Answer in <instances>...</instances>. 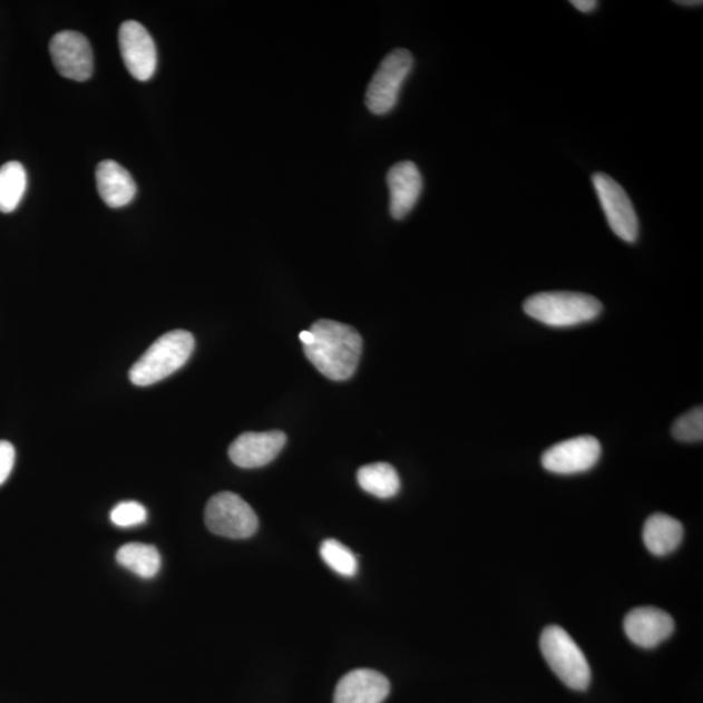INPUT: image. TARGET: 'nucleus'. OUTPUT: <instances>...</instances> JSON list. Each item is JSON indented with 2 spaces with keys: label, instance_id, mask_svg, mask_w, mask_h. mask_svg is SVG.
<instances>
[{
  "label": "nucleus",
  "instance_id": "obj_1",
  "mask_svg": "<svg viewBox=\"0 0 703 703\" xmlns=\"http://www.w3.org/2000/svg\"><path fill=\"white\" fill-rule=\"evenodd\" d=\"M311 332L313 342L304 345L307 360L331 381L350 380L357 372L362 352V338L357 329L320 320L313 324Z\"/></svg>",
  "mask_w": 703,
  "mask_h": 703
},
{
  "label": "nucleus",
  "instance_id": "obj_2",
  "mask_svg": "<svg viewBox=\"0 0 703 703\" xmlns=\"http://www.w3.org/2000/svg\"><path fill=\"white\" fill-rule=\"evenodd\" d=\"M195 350L188 331L174 330L160 336L129 370V380L140 388L156 384L187 364Z\"/></svg>",
  "mask_w": 703,
  "mask_h": 703
},
{
  "label": "nucleus",
  "instance_id": "obj_3",
  "mask_svg": "<svg viewBox=\"0 0 703 703\" xmlns=\"http://www.w3.org/2000/svg\"><path fill=\"white\" fill-rule=\"evenodd\" d=\"M596 297L576 292H544L530 296L524 303V312L530 319L551 328L577 326L596 320L602 313Z\"/></svg>",
  "mask_w": 703,
  "mask_h": 703
},
{
  "label": "nucleus",
  "instance_id": "obj_4",
  "mask_svg": "<svg viewBox=\"0 0 703 703\" xmlns=\"http://www.w3.org/2000/svg\"><path fill=\"white\" fill-rule=\"evenodd\" d=\"M540 652L548 666L570 690H588L592 671L582 648L566 629L559 625H548L540 635Z\"/></svg>",
  "mask_w": 703,
  "mask_h": 703
},
{
  "label": "nucleus",
  "instance_id": "obj_5",
  "mask_svg": "<svg viewBox=\"0 0 703 703\" xmlns=\"http://www.w3.org/2000/svg\"><path fill=\"white\" fill-rule=\"evenodd\" d=\"M413 65V56L406 49L393 50L381 61L367 89L365 105L370 113L384 115L393 110Z\"/></svg>",
  "mask_w": 703,
  "mask_h": 703
},
{
  "label": "nucleus",
  "instance_id": "obj_6",
  "mask_svg": "<svg viewBox=\"0 0 703 703\" xmlns=\"http://www.w3.org/2000/svg\"><path fill=\"white\" fill-rule=\"evenodd\" d=\"M205 523L216 536L245 539L256 535L258 517L237 494L224 491L207 501Z\"/></svg>",
  "mask_w": 703,
  "mask_h": 703
},
{
  "label": "nucleus",
  "instance_id": "obj_7",
  "mask_svg": "<svg viewBox=\"0 0 703 703\" xmlns=\"http://www.w3.org/2000/svg\"><path fill=\"white\" fill-rule=\"evenodd\" d=\"M592 180L614 234L624 242L636 243L639 232L638 218L627 192L606 174H594Z\"/></svg>",
  "mask_w": 703,
  "mask_h": 703
},
{
  "label": "nucleus",
  "instance_id": "obj_8",
  "mask_svg": "<svg viewBox=\"0 0 703 703\" xmlns=\"http://www.w3.org/2000/svg\"><path fill=\"white\" fill-rule=\"evenodd\" d=\"M599 440L592 436H582L564 440L543 455V466L555 475H577L588 472L601 459Z\"/></svg>",
  "mask_w": 703,
  "mask_h": 703
},
{
  "label": "nucleus",
  "instance_id": "obj_9",
  "mask_svg": "<svg viewBox=\"0 0 703 703\" xmlns=\"http://www.w3.org/2000/svg\"><path fill=\"white\" fill-rule=\"evenodd\" d=\"M50 53L61 76L74 81H87L95 69L90 43L81 33L65 30L52 37Z\"/></svg>",
  "mask_w": 703,
  "mask_h": 703
},
{
  "label": "nucleus",
  "instance_id": "obj_10",
  "mask_svg": "<svg viewBox=\"0 0 703 703\" xmlns=\"http://www.w3.org/2000/svg\"><path fill=\"white\" fill-rule=\"evenodd\" d=\"M119 45L128 72L138 81H148L157 69L156 43L140 22H123L119 30Z\"/></svg>",
  "mask_w": 703,
  "mask_h": 703
},
{
  "label": "nucleus",
  "instance_id": "obj_11",
  "mask_svg": "<svg viewBox=\"0 0 703 703\" xmlns=\"http://www.w3.org/2000/svg\"><path fill=\"white\" fill-rule=\"evenodd\" d=\"M287 442L283 431L244 432L231 445L228 455L235 466L254 469L267 466Z\"/></svg>",
  "mask_w": 703,
  "mask_h": 703
},
{
  "label": "nucleus",
  "instance_id": "obj_12",
  "mask_svg": "<svg viewBox=\"0 0 703 703\" xmlns=\"http://www.w3.org/2000/svg\"><path fill=\"white\" fill-rule=\"evenodd\" d=\"M675 622L672 616L656 607H638L625 616L624 632L632 644L653 648L672 636Z\"/></svg>",
  "mask_w": 703,
  "mask_h": 703
},
{
  "label": "nucleus",
  "instance_id": "obj_13",
  "mask_svg": "<svg viewBox=\"0 0 703 703\" xmlns=\"http://www.w3.org/2000/svg\"><path fill=\"white\" fill-rule=\"evenodd\" d=\"M390 189V213L393 219L401 221L419 203L423 180L419 167L411 160L399 162L388 173Z\"/></svg>",
  "mask_w": 703,
  "mask_h": 703
},
{
  "label": "nucleus",
  "instance_id": "obj_14",
  "mask_svg": "<svg viewBox=\"0 0 703 703\" xmlns=\"http://www.w3.org/2000/svg\"><path fill=\"white\" fill-rule=\"evenodd\" d=\"M390 690V682L381 672L359 668L340 678L334 703H382Z\"/></svg>",
  "mask_w": 703,
  "mask_h": 703
},
{
  "label": "nucleus",
  "instance_id": "obj_15",
  "mask_svg": "<svg viewBox=\"0 0 703 703\" xmlns=\"http://www.w3.org/2000/svg\"><path fill=\"white\" fill-rule=\"evenodd\" d=\"M97 187L108 207L119 208L133 203L137 187L134 177L115 160H104L97 167Z\"/></svg>",
  "mask_w": 703,
  "mask_h": 703
},
{
  "label": "nucleus",
  "instance_id": "obj_16",
  "mask_svg": "<svg viewBox=\"0 0 703 703\" xmlns=\"http://www.w3.org/2000/svg\"><path fill=\"white\" fill-rule=\"evenodd\" d=\"M684 528L682 523L668 515L655 514L646 520L643 530L644 544L656 556L674 553L682 544Z\"/></svg>",
  "mask_w": 703,
  "mask_h": 703
},
{
  "label": "nucleus",
  "instance_id": "obj_17",
  "mask_svg": "<svg viewBox=\"0 0 703 703\" xmlns=\"http://www.w3.org/2000/svg\"><path fill=\"white\" fill-rule=\"evenodd\" d=\"M360 488L381 499L396 497L400 490L397 469L388 462L369 463L358 472Z\"/></svg>",
  "mask_w": 703,
  "mask_h": 703
},
{
  "label": "nucleus",
  "instance_id": "obj_18",
  "mask_svg": "<svg viewBox=\"0 0 703 703\" xmlns=\"http://www.w3.org/2000/svg\"><path fill=\"white\" fill-rule=\"evenodd\" d=\"M121 567L143 578H153L160 569V555L156 547L145 544H127L116 553Z\"/></svg>",
  "mask_w": 703,
  "mask_h": 703
},
{
  "label": "nucleus",
  "instance_id": "obj_19",
  "mask_svg": "<svg viewBox=\"0 0 703 703\" xmlns=\"http://www.w3.org/2000/svg\"><path fill=\"white\" fill-rule=\"evenodd\" d=\"M27 187V172L20 162L12 160L0 167V212L9 214L17 211Z\"/></svg>",
  "mask_w": 703,
  "mask_h": 703
},
{
  "label": "nucleus",
  "instance_id": "obj_20",
  "mask_svg": "<svg viewBox=\"0 0 703 703\" xmlns=\"http://www.w3.org/2000/svg\"><path fill=\"white\" fill-rule=\"evenodd\" d=\"M321 558L331 569L344 577H353L358 574L359 563L357 556L340 544L336 539H326L320 548Z\"/></svg>",
  "mask_w": 703,
  "mask_h": 703
},
{
  "label": "nucleus",
  "instance_id": "obj_21",
  "mask_svg": "<svg viewBox=\"0 0 703 703\" xmlns=\"http://www.w3.org/2000/svg\"><path fill=\"white\" fill-rule=\"evenodd\" d=\"M672 436L680 442H702L703 409L697 407L686 412L672 424Z\"/></svg>",
  "mask_w": 703,
  "mask_h": 703
},
{
  "label": "nucleus",
  "instance_id": "obj_22",
  "mask_svg": "<svg viewBox=\"0 0 703 703\" xmlns=\"http://www.w3.org/2000/svg\"><path fill=\"white\" fill-rule=\"evenodd\" d=\"M110 519L116 527L134 528L143 525L148 519V511L137 501H121V504L113 508Z\"/></svg>",
  "mask_w": 703,
  "mask_h": 703
},
{
  "label": "nucleus",
  "instance_id": "obj_23",
  "mask_svg": "<svg viewBox=\"0 0 703 703\" xmlns=\"http://www.w3.org/2000/svg\"><path fill=\"white\" fill-rule=\"evenodd\" d=\"M17 459L14 448L7 440H0V485H3L12 472Z\"/></svg>",
  "mask_w": 703,
  "mask_h": 703
},
{
  "label": "nucleus",
  "instance_id": "obj_24",
  "mask_svg": "<svg viewBox=\"0 0 703 703\" xmlns=\"http://www.w3.org/2000/svg\"><path fill=\"white\" fill-rule=\"evenodd\" d=\"M570 4L574 6L575 9H577L578 11L589 13L594 10H597L599 3L597 2V0H572Z\"/></svg>",
  "mask_w": 703,
  "mask_h": 703
},
{
  "label": "nucleus",
  "instance_id": "obj_25",
  "mask_svg": "<svg viewBox=\"0 0 703 703\" xmlns=\"http://www.w3.org/2000/svg\"><path fill=\"white\" fill-rule=\"evenodd\" d=\"M680 6H686V7H700L702 6V2H697V0H694V2H676Z\"/></svg>",
  "mask_w": 703,
  "mask_h": 703
}]
</instances>
